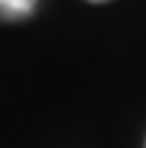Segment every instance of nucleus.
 I'll return each mask as SVG.
<instances>
[{"label":"nucleus","instance_id":"2","mask_svg":"<svg viewBox=\"0 0 146 148\" xmlns=\"http://www.w3.org/2000/svg\"><path fill=\"white\" fill-rule=\"evenodd\" d=\"M89 3H109V0H89Z\"/></svg>","mask_w":146,"mask_h":148},{"label":"nucleus","instance_id":"1","mask_svg":"<svg viewBox=\"0 0 146 148\" xmlns=\"http://www.w3.org/2000/svg\"><path fill=\"white\" fill-rule=\"evenodd\" d=\"M32 3L35 0H0V9L9 12V14H26L32 9Z\"/></svg>","mask_w":146,"mask_h":148},{"label":"nucleus","instance_id":"3","mask_svg":"<svg viewBox=\"0 0 146 148\" xmlns=\"http://www.w3.org/2000/svg\"><path fill=\"white\" fill-rule=\"evenodd\" d=\"M143 148H146V145H143Z\"/></svg>","mask_w":146,"mask_h":148}]
</instances>
